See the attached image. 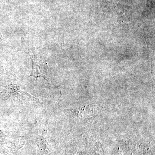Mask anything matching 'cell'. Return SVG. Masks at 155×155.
<instances>
[]
</instances>
